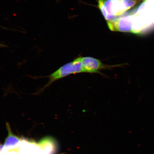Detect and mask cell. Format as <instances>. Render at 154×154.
<instances>
[{
  "label": "cell",
  "mask_w": 154,
  "mask_h": 154,
  "mask_svg": "<svg viewBox=\"0 0 154 154\" xmlns=\"http://www.w3.org/2000/svg\"><path fill=\"white\" fill-rule=\"evenodd\" d=\"M8 154H19L18 152L15 151H9Z\"/></svg>",
  "instance_id": "7"
},
{
  "label": "cell",
  "mask_w": 154,
  "mask_h": 154,
  "mask_svg": "<svg viewBox=\"0 0 154 154\" xmlns=\"http://www.w3.org/2000/svg\"><path fill=\"white\" fill-rule=\"evenodd\" d=\"M57 1L58 2V1H59V0H57Z\"/></svg>",
  "instance_id": "10"
},
{
  "label": "cell",
  "mask_w": 154,
  "mask_h": 154,
  "mask_svg": "<svg viewBox=\"0 0 154 154\" xmlns=\"http://www.w3.org/2000/svg\"><path fill=\"white\" fill-rule=\"evenodd\" d=\"M140 2H141V1H146V0H140Z\"/></svg>",
  "instance_id": "9"
},
{
  "label": "cell",
  "mask_w": 154,
  "mask_h": 154,
  "mask_svg": "<svg viewBox=\"0 0 154 154\" xmlns=\"http://www.w3.org/2000/svg\"><path fill=\"white\" fill-rule=\"evenodd\" d=\"M82 61L85 72L101 74L100 71L103 70H111L112 69L122 66L123 64L107 65L104 64L100 60L92 57H82Z\"/></svg>",
  "instance_id": "4"
},
{
  "label": "cell",
  "mask_w": 154,
  "mask_h": 154,
  "mask_svg": "<svg viewBox=\"0 0 154 154\" xmlns=\"http://www.w3.org/2000/svg\"><path fill=\"white\" fill-rule=\"evenodd\" d=\"M82 57L80 55L72 62L63 65L49 75L45 76V78L49 79V82L43 88H40L38 91L35 93V95H38L41 94L44 90L49 87L53 82L60 79L72 74L86 72L82 66Z\"/></svg>",
  "instance_id": "2"
},
{
  "label": "cell",
  "mask_w": 154,
  "mask_h": 154,
  "mask_svg": "<svg viewBox=\"0 0 154 154\" xmlns=\"http://www.w3.org/2000/svg\"><path fill=\"white\" fill-rule=\"evenodd\" d=\"M8 135L5 140L4 147L9 149H18L20 145L21 140L11 132L9 125H7Z\"/></svg>",
  "instance_id": "6"
},
{
  "label": "cell",
  "mask_w": 154,
  "mask_h": 154,
  "mask_svg": "<svg viewBox=\"0 0 154 154\" xmlns=\"http://www.w3.org/2000/svg\"><path fill=\"white\" fill-rule=\"evenodd\" d=\"M4 148V145L1 144H0V152H1L2 150Z\"/></svg>",
  "instance_id": "8"
},
{
  "label": "cell",
  "mask_w": 154,
  "mask_h": 154,
  "mask_svg": "<svg viewBox=\"0 0 154 154\" xmlns=\"http://www.w3.org/2000/svg\"><path fill=\"white\" fill-rule=\"evenodd\" d=\"M98 7L107 21L120 16L140 0H98Z\"/></svg>",
  "instance_id": "1"
},
{
  "label": "cell",
  "mask_w": 154,
  "mask_h": 154,
  "mask_svg": "<svg viewBox=\"0 0 154 154\" xmlns=\"http://www.w3.org/2000/svg\"><path fill=\"white\" fill-rule=\"evenodd\" d=\"M108 26L112 31L132 33L133 29V15L131 14L121 16L107 21Z\"/></svg>",
  "instance_id": "3"
},
{
  "label": "cell",
  "mask_w": 154,
  "mask_h": 154,
  "mask_svg": "<svg viewBox=\"0 0 154 154\" xmlns=\"http://www.w3.org/2000/svg\"><path fill=\"white\" fill-rule=\"evenodd\" d=\"M38 145L42 151L47 154H54L57 150V144L55 140L50 137L40 140Z\"/></svg>",
  "instance_id": "5"
}]
</instances>
